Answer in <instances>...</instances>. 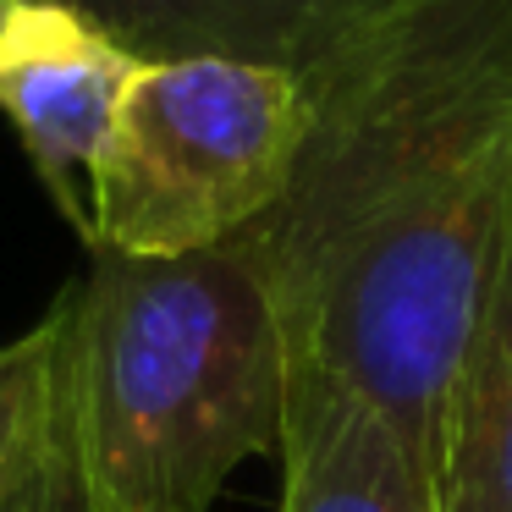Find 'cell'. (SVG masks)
I'll return each mask as SVG.
<instances>
[{"instance_id":"9c48e42d","label":"cell","mask_w":512,"mask_h":512,"mask_svg":"<svg viewBox=\"0 0 512 512\" xmlns=\"http://www.w3.org/2000/svg\"><path fill=\"white\" fill-rule=\"evenodd\" d=\"M45 347H50V320H39L28 336H17V342L0 347V452H6V441L17 435L28 402H34Z\"/></svg>"},{"instance_id":"52a82bcc","label":"cell","mask_w":512,"mask_h":512,"mask_svg":"<svg viewBox=\"0 0 512 512\" xmlns=\"http://www.w3.org/2000/svg\"><path fill=\"white\" fill-rule=\"evenodd\" d=\"M435 512H512V215L446 419Z\"/></svg>"},{"instance_id":"277c9868","label":"cell","mask_w":512,"mask_h":512,"mask_svg":"<svg viewBox=\"0 0 512 512\" xmlns=\"http://www.w3.org/2000/svg\"><path fill=\"white\" fill-rule=\"evenodd\" d=\"M138 72L144 61L67 0H0V111L78 237H89L94 160Z\"/></svg>"},{"instance_id":"3957f363","label":"cell","mask_w":512,"mask_h":512,"mask_svg":"<svg viewBox=\"0 0 512 512\" xmlns=\"http://www.w3.org/2000/svg\"><path fill=\"white\" fill-rule=\"evenodd\" d=\"M309 133L298 72L254 61H144L89 182V248L177 259L221 248L292 188Z\"/></svg>"},{"instance_id":"6da1fadb","label":"cell","mask_w":512,"mask_h":512,"mask_svg":"<svg viewBox=\"0 0 512 512\" xmlns=\"http://www.w3.org/2000/svg\"><path fill=\"white\" fill-rule=\"evenodd\" d=\"M292 188L232 248L287 364L380 413L430 490L512 215V0H375L309 72Z\"/></svg>"},{"instance_id":"ba28073f","label":"cell","mask_w":512,"mask_h":512,"mask_svg":"<svg viewBox=\"0 0 512 512\" xmlns=\"http://www.w3.org/2000/svg\"><path fill=\"white\" fill-rule=\"evenodd\" d=\"M28 512H116L100 496V485L89 474V457H83L61 303H50V353H45V380H39V452H34Z\"/></svg>"},{"instance_id":"8992f818","label":"cell","mask_w":512,"mask_h":512,"mask_svg":"<svg viewBox=\"0 0 512 512\" xmlns=\"http://www.w3.org/2000/svg\"><path fill=\"white\" fill-rule=\"evenodd\" d=\"M138 61H254L309 72L375 0H67Z\"/></svg>"},{"instance_id":"30bf717a","label":"cell","mask_w":512,"mask_h":512,"mask_svg":"<svg viewBox=\"0 0 512 512\" xmlns=\"http://www.w3.org/2000/svg\"><path fill=\"white\" fill-rule=\"evenodd\" d=\"M45 320H50V314H45ZM45 353H50V347H45ZM39 380H45V364H39ZM34 452H39V386H34V402H28L17 435L6 441V452H0V512H28Z\"/></svg>"},{"instance_id":"5b68a950","label":"cell","mask_w":512,"mask_h":512,"mask_svg":"<svg viewBox=\"0 0 512 512\" xmlns=\"http://www.w3.org/2000/svg\"><path fill=\"white\" fill-rule=\"evenodd\" d=\"M281 512H430L408 452L369 402L292 364L281 419Z\"/></svg>"},{"instance_id":"7a4b0ae2","label":"cell","mask_w":512,"mask_h":512,"mask_svg":"<svg viewBox=\"0 0 512 512\" xmlns=\"http://www.w3.org/2000/svg\"><path fill=\"white\" fill-rule=\"evenodd\" d=\"M56 303L83 457L116 512H210L232 468L281 452L287 336L232 243L89 248V276Z\"/></svg>"}]
</instances>
